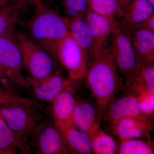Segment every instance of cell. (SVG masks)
<instances>
[{"label":"cell","instance_id":"obj_1","mask_svg":"<svg viewBox=\"0 0 154 154\" xmlns=\"http://www.w3.org/2000/svg\"><path fill=\"white\" fill-rule=\"evenodd\" d=\"M85 79L91 96L95 99L98 120L101 124L110 102L124 87L109 47H105L93 60Z\"/></svg>","mask_w":154,"mask_h":154},{"label":"cell","instance_id":"obj_2","mask_svg":"<svg viewBox=\"0 0 154 154\" xmlns=\"http://www.w3.org/2000/svg\"><path fill=\"white\" fill-rule=\"evenodd\" d=\"M44 111L42 105L33 99L10 93L0 102V116L29 149L32 134L43 122Z\"/></svg>","mask_w":154,"mask_h":154},{"label":"cell","instance_id":"obj_3","mask_svg":"<svg viewBox=\"0 0 154 154\" xmlns=\"http://www.w3.org/2000/svg\"><path fill=\"white\" fill-rule=\"evenodd\" d=\"M35 8L27 24L28 35L56 60L58 46L70 33L66 20L43 2Z\"/></svg>","mask_w":154,"mask_h":154},{"label":"cell","instance_id":"obj_4","mask_svg":"<svg viewBox=\"0 0 154 154\" xmlns=\"http://www.w3.org/2000/svg\"><path fill=\"white\" fill-rule=\"evenodd\" d=\"M23 60L21 51L15 35L0 37V83L3 86H15L28 90L30 88V78L22 73Z\"/></svg>","mask_w":154,"mask_h":154},{"label":"cell","instance_id":"obj_5","mask_svg":"<svg viewBox=\"0 0 154 154\" xmlns=\"http://www.w3.org/2000/svg\"><path fill=\"white\" fill-rule=\"evenodd\" d=\"M15 38L21 51L23 66L30 74V82L45 79L57 69L56 60L28 34L16 32Z\"/></svg>","mask_w":154,"mask_h":154},{"label":"cell","instance_id":"obj_6","mask_svg":"<svg viewBox=\"0 0 154 154\" xmlns=\"http://www.w3.org/2000/svg\"><path fill=\"white\" fill-rule=\"evenodd\" d=\"M109 49L125 87L137 75L141 66L133 47L129 32L120 28L114 21Z\"/></svg>","mask_w":154,"mask_h":154},{"label":"cell","instance_id":"obj_7","mask_svg":"<svg viewBox=\"0 0 154 154\" xmlns=\"http://www.w3.org/2000/svg\"><path fill=\"white\" fill-rule=\"evenodd\" d=\"M56 59L66 69L73 82L85 78L89 67V56L80 47L70 33L58 46Z\"/></svg>","mask_w":154,"mask_h":154},{"label":"cell","instance_id":"obj_8","mask_svg":"<svg viewBox=\"0 0 154 154\" xmlns=\"http://www.w3.org/2000/svg\"><path fill=\"white\" fill-rule=\"evenodd\" d=\"M30 141V146L36 154L69 153L63 137L53 122L41 123L32 134Z\"/></svg>","mask_w":154,"mask_h":154},{"label":"cell","instance_id":"obj_9","mask_svg":"<svg viewBox=\"0 0 154 154\" xmlns=\"http://www.w3.org/2000/svg\"><path fill=\"white\" fill-rule=\"evenodd\" d=\"M152 115L145 114L126 117L117 122L109 130L119 140L143 139L152 140L150 133L154 128Z\"/></svg>","mask_w":154,"mask_h":154},{"label":"cell","instance_id":"obj_10","mask_svg":"<svg viewBox=\"0 0 154 154\" xmlns=\"http://www.w3.org/2000/svg\"><path fill=\"white\" fill-rule=\"evenodd\" d=\"M125 90L124 94L112 99L102 119V122H105L109 129L122 119L148 114L142 110L137 96L131 91Z\"/></svg>","mask_w":154,"mask_h":154},{"label":"cell","instance_id":"obj_11","mask_svg":"<svg viewBox=\"0 0 154 154\" xmlns=\"http://www.w3.org/2000/svg\"><path fill=\"white\" fill-rule=\"evenodd\" d=\"M73 83L66 79L61 71L58 69L41 81L30 82L34 97L41 102L50 103H52L63 90Z\"/></svg>","mask_w":154,"mask_h":154},{"label":"cell","instance_id":"obj_12","mask_svg":"<svg viewBox=\"0 0 154 154\" xmlns=\"http://www.w3.org/2000/svg\"><path fill=\"white\" fill-rule=\"evenodd\" d=\"M154 14V6L148 0H131L122 9L115 22L128 32L135 30L138 25Z\"/></svg>","mask_w":154,"mask_h":154},{"label":"cell","instance_id":"obj_13","mask_svg":"<svg viewBox=\"0 0 154 154\" xmlns=\"http://www.w3.org/2000/svg\"><path fill=\"white\" fill-rule=\"evenodd\" d=\"M73 122L76 128L87 134L92 138L101 128L96 103L90 99H77Z\"/></svg>","mask_w":154,"mask_h":154},{"label":"cell","instance_id":"obj_14","mask_svg":"<svg viewBox=\"0 0 154 154\" xmlns=\"http://www.w3.org/2000/svg\"><path fill=\"white\" fill-rule=\"evenodd\" d=\"M85 17L93 37L94 60L105 47L106 42L111 35L115 20L100 16L89 8Z\"/></svg>","mask_w":154,"mask_h":154},{"label":"cell","instance_id":"obj_15","mask_svg":"<svg viewBox=\"0 0 154 154\" xmlns=\"http://www.w3.org/2000/svg\"><path fill=\"white\" fill-rule=\"evenodd\" d=\"M71 87L72 84L63 90L52 103L53 119L58 129L66 126H75L73 115L77 99Z\"/></svg>","mask_w":154,"mask_h":154},{"label":"cell","instance_id":"obj_16","mask_svg":"<svg viewBox=\"0 0 154 154\" xmlns=\"http://www.w3.org/2000/svg\"><path fill=\"white\" fill-rule=\"evenodd\" d=\"M133 47L141 64H154V33L136 29L129 33Z\"/></svg>","mask_w":154,"mask_h":154},{"label":"cell","instance_id":"obj_17","mask_svg":"<svg viewBox=\"0 0 154 154\" xmlns=\"http://www.w3.org/2000/svg\"><path fill=\"white\" fill-rule=\"evenodd\" d=\"M123 88L136 95L139 100L154 96V64H141L132 82Z\"/></svg>","mask_w":154,"mask_h":154},{"label":"cell","instance_id":"obj_18","mask_svg":"<svg viewBox=\"0 0 154 154\" xmlns=\"http://www.w3.org/2000/svg\"><path fill=\"white\" fill-rule=\"evenodd\" d=\"M63 137L69 153L93 154V145L91 137L75 126H68L58 129Z\"/></svg>","mask_w":154,"mask_h":154},{"label":"cell","instance_id":"obj_19","mask_svg":"<svg viewBox=\"0 0 154 154\" xmlns=\"http://www.w3.org/2000/svg\"><path fill=\"white\" fill-rule=\"evenodd\" d=\"M66 22L69 33L75 41L94 59L93 37L85 17L66 20Z\"/></svg>","mask_w":154,"mask_h":154},{"label":"cell","instance_id":"obj_20","mask_svg":"<svg viewBox=\"0 0 154 154\" xmlns=\"http://www.w3.org/2000/svg\"><path fill=\"white\" fill-rule=\"evenodd\" d=\"M18 149L24 153L29 150L0 116V152L2 154H14Z\"/></svg>","mask_w":154,"mask_h":154},{"label":"cell","instance_id":"obj_21","mask_svg":"<svg viewBox=\"0 0 154 154\" xmlns=\"http://www.w3.org/2000/svg\"><path fill=\"white\" fill-rule=\"evenodd\" d=\"M19 10L12 3L0 7V37L15 35L19 22Z\"/></svg>","mask_w":154,"mask_h":154},{"label":"cell","instance_id":"obj_22","mask_svg":"<svg viewBox=\"0 0 154 154\" xmlns=\"http://www.w3.org/2000/svg\"><path fill=\"white\" fill-rule=\"evenodd\" d=\"M117 154H153V141L143 139L119 140Z\"/></svg>","mask_w":154,"mask_h":154},{"label":"cell","instance_id":"obj_23","mask_svg":"<svg viewBox=\"0 0 154 154\" xmlns=\"http://www.w3.org/2000/svg\"><path fill=\"white\" fill-rule=\"evenodd\" d=\"M88 3L91 11L113 21L122 10L118 0H88Z\"/></svg>","mask_w":154,"mask_h":154},{"label":"cell","instance_id":"obj_24","mask_svg":"<svg viewBox=\"0 0 154 154\" xmlns=\"http://www.w3.org/2000/svg\"><path fill=\"white\" fill-rule=\"evenodd\" d=\"M93 154H117L119 144L111 136L101 128L91 138Z\"/></svg>","mask_w":154,"mask_h":154},{"label":"cell","instance_id":"obj_25","mask_svg":"<svg viewBox=\"0 0 154 154\" xmlns=\"http://www.w3.org/2000/svg\"><path fill=\"white\" fill-rule=\"evenodd\" d=\"M66 20L85 17L88 9V0H60Z\"/></svg>","mask_w":154,"mask_h":154},{"label":"cell","instance_id":"obj_26","mask_svg":"<svg viewBox=\"0 0 154 154\" xmlns=\"http://www.w3.org/2000/svg\"><path fill=\"white\" fill-rule=\"evenodd\" d=\"M136 29H142L154 33V14L138 25Z\"/></svg>","mask_w":154,"mask_h":154},{"label":"cell","instance_id":"obj_27","mask_svg":"<svg viewBox=\"0 0 154 154\" xmlns=\"http://www.w3.org/2000/svg\"><path fill=\"white\" fill-rule=\"evenodd\" d=\"M12 2L19 10H26L29 6H34L33 0H13Z\"/></svg>","mask_w":154,"mask_h":154},{"label":"cell","instance_id":"obj_28","mask_svg":"<svg viewBox=\"0 0 154 154\" xmlns=\"http://www.w3.org/2000/svg\"><path fill=\"white\" fill-rule=\"evenodd\" d=\"M9 92L5 91L2 89H0V102L5 98L7 95L8 94Z\"/></svg>","mask_w":154,"mask_h":154},{"label":"cell","instance_id":"obj_29","mask_svg":"<svg viewBox=\"0 0 154 154\" xmlns=\"http://www.w3.org/2000/svg\"><path fill=\"white\" fill-rule=\"evenodd\" d=\"M131 0H122L121 3V7L122 9L124 8L127 6V5L129 3Z\"/></svg>","mask_w":154,"mask_h":154},{"label":"cell","instance_id":"obj_30","mask_svg":"<svg viewBox=\"0 0 154 154\" xmlns=\"http://www.w3.org/2000/svg\"><path fill=\"white\" fill-rule=\"evenodd\" d=\"M33 2H34V6L36 8L38 6L40 5L42 3V0H33Z\"/></svg>","mask_w":154,"mask_h":154},{"label":"cell","instance_id":"obj_31","mask_svg":"<svg viewBox=\"0 0 154 154\" xmlns=\"http://www.w3.org/2000/svg\"><path fill=\"white\" fill-rule=\"evenodd\" d=\"M13 0H0V4L2 5H6L8 3L12 2Z\"/></svg>","mask_w":154,"mask_h":154},{"label":"cell","instance_id":"obj_32","mask_svg":"<svg viewBox=\"0 0 154 154\" xmlns=\"http://www.w3.org/2000/svg\"><path fill=\"white\" fill-rule=\"evenodd\" d=\"M148 1L153 6H154V0H148Z\"/></svg>","mask_w":154,"mask_h":154},{"label":"cell","instance_id":"obj_33","mask_svg":"<svg viewBox=\"0 0 154 154\" xmlns=\"http://www.w3.org/2000/svg\"><path fill=\"white\" fill-rule=\"evenodd\" d=\"M122 1V0H119V2H120V5H121V6Z\"/></svg>","mask_w":154,"mask_h":154},{"label":"cell","instance_id":"obj_34","mask_svg":"<svg viewBox=\"0 0 154 154\" xmlns=\"http://www.w3.org/2000/svg\"><path fill=\"white\" fill-rule=\"evenodd\" d=\"M2 6L3 5H1V4H0V7H2Z\"/></svg>","mask_w":154,"mask_h":154},{"label":"cell","instance_id":"obj_35","mask_svg":"<svg viewBox=\"0 0 154 154\" xmlns=\"http://www.w3.org/2000/svg\"><path fill=\"white\" fill-rule=\"evenodd\" d=\"M0 154H2V153H1V152H0Z\"/></svg>","mask_w":154,"mask_h":154},{"label":"cell","instance_id":"obj_36","mask_svg":"<svg viewBox=\"0 0 154 154\" xmlns=\"http://www.w3.org/2000/svg\"><path fill=\"white\" fill-rule=\"evenodd\" d=\"M0 89H2V88H1V87H0Z\"/></svg>","mask_w":154,"mask_h":154}]
</instances>
